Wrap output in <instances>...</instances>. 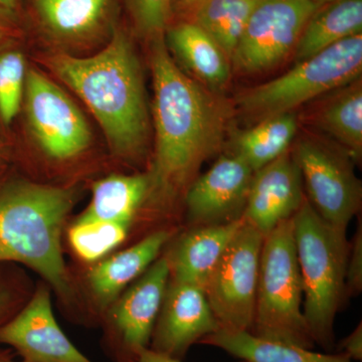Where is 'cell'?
<instances>
[{
	"label": "cell",
	"instance_id": "4fadbf2b",
	"mask_svg": "<svg viewBox=\"0 0 362 362\" xmlns=\"http://www.w3.org/2000/svg\"><path fill=\"white\" fill-rule=\"evenodd\" d=\"M252 175L242 157L230 151L223 154L185 192L188 223L197 228L243 218Z\"/></svg>",
	"mask_w": 362,
	"mask_h": 362
},
{
	"label": "cell",
	"instance_id": "cb8c5ba5",
	"mask_svg": "<svg viewBox=\"0 0 362 362\" xmlns=\"http://www.w3.org/2000/svg\"><path fill=\"white\" fill-rule=\"evenodd\" d=\"M45 28L59 39L84 37L103 21L110 0H33Z\"/></svg>",
	"mask_w": 362,
	"mask_h": 362
},
{
	"label": "cell",
	"instance_id": "f1b7e54d",
	"mask_svg": "<svg viewBox=\"0 0 362 362\" xmlns=\"http://www.w3.org/2000/svg\"><path fill=\"white\" fill-rule=\"evenodd\" d=\"M30 298L18 273L0 264V325L14 315Z\"/></svg>",
	"mask_w": 362,
	"mask_h": 362
},
{
	"label": "cell",
	"instance_id": "6da1fadb",
	"mask_svg": "<svg viewBox=\"0 0 362 362\" xmlns=\"http://www.w3.org/2000/svg\"><path fill=\"white\" fill-rule=\"evenodd\" d=\"M150 40L156 152L147 173V199L165 207L185 197L204 161L221 149L230 109L213 90L180 70L165 35Z\"/></svg>",
	"mask_w": 362,
	"mask_h": 362
},
{
	"label": "cell",
	"instance_id": "836d02e7",
	"mask_svg": "<svg viewBox=\"0 0 362 362\" xmlns=\"http://www.w3.org/2000/svg\"><path fill=\"white\" fill-rule=\"evenodd\" d=\"M137 362H182L180 359L173 358L153 351L150 349L142 350L138 356ZM244 362V361H242Z\"/></svg>",
	"mask_w": 362,
	"mask_h": 362
},
{
	"label": "cell",
	"instance_id": "d590c367",
	"mask_svg": "<svg viewBox=\"0 0 362 362\" xmlns=\"http://www.w3.org/2000/svg\"><path fill=\"white\" fill-rule=\"evenodd\" d=\"M18 2H20V0H0V7L16 11Z\"/></svg>",
	"mask_w": 362,
	"mask_h": 362
},
{
	"label": "cell",
	"instance_id": "4316f807",
	"mask_svg": "<svg viewBox=\"0 0 362 362\" xmlns=\"http://www.w3.org/2000/svg\"><path fill=\"white\" fill-rule=\"evenodd\" d=\"M26 73L25 58L21 52H0V118L6 125L13 123L21 110Z\"/></svg>",
	"mask_w": 362,
	"mask_h": 362
},
{
	"label": "cell",
	"instance_id": "4dcf8cb0",
	"mask_svg": "<svg viewBox=\"0 0 362 362\" xmlns=\"http://www.w3.org/2000/svg\"><path fill=\"white\" fill-rule=\"evenodd\" d=\"M337 354H341L350 361H362V323L359 322L356 329L343 338L337 345Z\"/></svg>",
	"mask_w": 362,
	"mask_h": 362
},
{
	"label": "cell",
	"instance_id": "e0dca14e",
	"mask_svg": "<svg viewBox=\"0 0 362 362\" xmlns=\"http://www.w3.org/2000/svg\"><path fill=\"white\" fill-rule=\"evenodd\" d=\"M243 223L244 218L223 225L192 228L165 255L170 279L204 288Z\"/></svg>",
	"mask_w": 362,
	"mask_h": 362
},
{
	"label": "cell",
	"instance_id": "5bb4252c",
	"mask_svg": "<svg viewBox=\"0 0 362 362\" xmlns=\"http://www.w3.org/2000/svg\"><path fill=\"white\" fill-rule=\"evenodd\" d=\"M220 329L204 288L170 279L149 349L182 361L192 345Z\"/></svg>",
	"mask_w": 362,
	"mask_h": 362
},
{
	"label": "cell",
	"instance_id": "7c38bea8",
	"mask_svg": "<svg viewBox=\"0 0 362 362\" xmlns=\"http://www.w3.org/2000/svg\"><path fill=\"white\" fill-rule=\"evenodd\" d=\"M0 345L25 362H94L59 327L47 283L37 285L20 310L0 325Z\"/></svg>",
	"mask_w": 362,
	"mask_h": 362
},
{
	"label": "cell",
	"instance_id": "1f68e13d",
	"mask_svg": "<svg viewBox=\"0 0 362 362\" xmlns=\"http://www.w3.org/2000/svg\"><path fill=\"white\" fill-rule=\"evenodd\" d=\"M18 21L16 11L0 7V52L18 35Z\"/></svg>",
	"mask_w": 362,
	"mask_h": 362
},
{
	"label": "cell",
	"instance_id": "2e32d148",
	"mask_svg": "<svg viewBox=\"0 0 362 362\" xmlns=\"http://www.w3.org/2000/svg\"><path fill=\"white\" fill-rule=\"evenodd\" d=\"M173 233L159 230L135 245L90 267L86 284L99 314H105L117 298L158 259Z\"/></svg>",
	"mask_w": 362,
	"mask_h": 362
},
{
	"label": "cell",
	"instance_id": "44dd1931",
	"mask_svg": "<svg viewBox=\"0 0 362 362\" xmlns=\"http://www.w3.org/2000/svg\"><path fill=\"white\" fill-rule=\"evenodd\" d=\"M199 344L216 347L245 362H354L341 354H319L255 337L247 331L220 329L204 337Z\"/></svg>",
	"mask_w": 362,
	"mask_h": 362
},
{
	"label": "cell",
	"instance_id": "5b68a950",
	"mask_svg": "<svg viewBox=\"0 0 362 362\" xmlns=\"http://www.w3.org/2000/svg\"><path fill=\"white\" fill-rule=\"evenodd\" d=\"M255 337L313 349L303 315V285L292 218L264 238L254 322Z\"/></svg>",
	"mask_w": 362,
	"mask_h": 362
},
{
	"label": "cell",
	"instance_id": "484cf974",
	"mask_svg": "<svg viewBox=\"0 0 362 362\" xmlns=\"http://www.w3.org/2000/svg\"><path fill=\"white\" fill-rule=\"evenodd\" d=\"M131 226L114 221L76 220L69 228L68 239L78 258L97 263L127 238Z\"/></svg>",
	"mask_w": 362,
	"mask_h": 362
},
{
	"label": "cell",
	"instance_id": "d6a6232c",
	"mask_svg": "<svg viewBox=\"0 0 362 362\" xmlns=\"http://www.w3.org/2000/svg\"><path fill=\"white\" fill-rule=\"evenodd\" d=\"M209 0H173V11L185 14L188 18Z\"/></svg>",
	"mask_w": 362,
	"mask_h": 362
},
{
	"label": "cell",
	"instance_id": "ac0fdd59",
	"mask_svg": "<svg viewBox=\"0 0 362 362\" xmlns=\"http://www.w3.org/2000/svg\"><path fill=\"white\" fill-rule=\"evenodd\" d=\"M309 122L331 136L354 161L362 156L361 78L318 98Z\"/></svg>",
	"mask_w": 362,
	"mask_h": 362
},
{
	"label": "cell",
	"instance_id": "7a4b0ae2",
	"mask_svg": "<svg viewBox=\"0 0 362 362\" xmlns=\"http://www.w3.org/2000/svg\"><path fill=\"white\" fill-rule=\"evenodd\" d=\"M49 65L96 117L115 156L137 161L149 141V115L139 61L123 30L101 52L77 58L57 54Z\"/></svg>",
	"mask_w": 362,
	"mask_h": 362
},
{
	"label": "cell",
	"instance_id": "d4e9b609",
	"mask_svg": "<svg viewBox=\"0 0 362 362\" xmlns=\"http://www.w3.org/2000/svg\"><path fill=\"white\" fill-rule=\"evenodd\" d=\"M259 2V0H209L188 21L204 28L230 59Z\"/></svg>",
	"mask_w": 362,
	"mask_h": 362
},
{
	"label": "cell",
	"instance_id": "7402d4cb",
	"mask_svg": "<svg viewBox=\"0 0 362 362\" xmlns=\"http://www.w3.org/2000/svg\"><path fill=\"white\" fill-rule=\"evenodd\" d=\"M148 192L147 175L109 176L94 183L90 204L78 220L114 221L132 226Z\"/></svg>",
	"mask_w": 362,
	"mask_h": 362
},
{
	"label": "cell",
	"instance_id": "8d00e7d4",
	"mask_svg": "<svg viewBox=\"0 0 362 362\" xmlns=\"http://www.w3.org/2000/svg\"><path fill=\"white\" fill-rule=\"evenodd\" d=\"M6 162L0 161V180L6 177Z\"/></svg>",
	"mask_w": 362,
	"mask_h": 362
},
{
	"label": "cell",
	"instance_id": "f35d334b",
	"mask_svg": "<svg viewBox=\"0 0 362 362\" xmlns=\"http://www.w3.org/2000/svg\"><path fill=\"white\" fill-rule=\"evenodd\" d=\"M317 6H322V4H328V2L334 1V0H312Z\"/></svg>",
	"mask_w": 362,
	"mask_h": 362
},
{
	"label": "cell",
	"instance_id": "f546056e",
	"mask_svg": "<svg viewBox=\"0 0 362 362\" xmlns=\"http://www.w3.org/2000/svg\"><path fill=\"white\" fill-rule=\"evenodd\" d=\"M362 291V225L357 226L356 235L350 242L347 259L345 295L357 296Z\"/></svg>",
	"mask_w": 362,
	"mask_h": 362
},
{
	"label": "cell",
	"instance_id": "9c48e42d",
	"mask_svg": "<svg viewBox=\"0 0 362 362\" xmlns=\"http://www.w3.org/2000/svg\"><path fill=\"white\" fill-rule=\"evenodd\" d=\"M317 4L312 0H259L230 58L233 70L258 75L294 54Z\"/></svg>",
	"mask_w": 362,
	"mask_h": 362
},
{
	"label": "cell",
	"instance_id": "ba28073f",
	"mask_svg": "<svg viewBox=\"0 0 362 362\" xmlns=\"http://www.w3.org/2000/svg\"><path fill=\"white\" fill-rule=\"evenodd\" d=\"M264 238L244 221L204 286L221 329H252Z\"/></svg>",
	"mask_w": 362,
	"mask_h": 362
},
{
	"label": "cell",
	"instance_id": "ffe728a7",
	"mask_svg": "<svg viewBox=\"0 0 362 362\" xmlns=\"http://www.w3.org/2000/svg\"><path fill=\"white\" fill-rule=\"evenodd\" d=\"M362 33V0H334L317 7L294 51L297 63Z\"/></svg>",
	"mask_w": 362,
	"mask_h": 362
},
{
	"label": "cell",
	"instance_id": "9a60e30c",
	"mask_svg": "<svg viewBox=\"0 0 362 362\" xmlns=\"http://www.w3.org/2000/svg\"><path fill=\"white\" fill-rule=\"evenodd\" d=\"M305 199L301 170L289 149L255 171L243 218L265 237L292 218Z\"/></svg>",
	"mask_w": 362,
	"mask_h": 362
},
{
	"label": "cell",
	"instance_id": "83f0119b",
	"mask_svg": "<svg viewBox=\"0 0 362 362\" xmlns=\"http://www.w3.org/2000/svg\"><path fill=\"white\" fill-rule=\"evenodd\" d=\"M138 32L154 39L165 35L173 16V0H128Z\"/></svg>",
	"mask_w": 362,
	"mask_h": 362
},
{
	"label": "cell",
	"instance_id": "e575fe53",
	"mask_svg": "<svg viewBox=\"0 0 362 362\" xmlns=\"http://www.w3.org/2000/svg\"><path fill=\"white\" fill-rule=\"evenodd\" d=\"M0 362H25L14 354L13 350L0 345Z\"/></svg>",
	"mask_w": 362,
	"mask_h": 362
},
{
	"label": "cell",
	"instance_id": "52a82bcc",
	"mask_svg": "<svg viewBox=\"0 0 362 362\" xmlns=\"http://www.w3.org/2000/svg\"><path fill=\"white\" fill-rule=\"evenodd\" d=\"M292 152L301 170L307 201L324 221L347 228L361 207L356 162L339 145L316 136L300 137Z\"/></svg>",
	"mask_w": 362,
	"mask_h": 362
},
{
	"label": "cell",
	"instance_id": "603a6c76",
	"mask_svg": "<svg viewBox=\"0 0 362 362\" xmlns=\"http://www.w3.org/2000/svg\"><path fill=\"white\" fill-rule=\"evenodd\" d=\"M297 131L294 112L270 117L235 133L230 151L242 157L255 173L289 150Z\"/></svg>",
	"mask_w": 362,
	"mask_h": 362
},
{
	"label": "cell",
	"instance_id": "30bf717a",
	"mask_svg": "<svg viewBox=\"0 0 362 362\" xmlns=\"http://www.w3.org/2000/svg\"><path fill=\"white\" fill-rule=\"evenodd\" d=\"M169 280L168 257H161L105 312L104 342L116 362H137L149 349Z\"/></svg>",
	"mask_w": 362,
	"mask_h": 362
},
{
	"label": "cell",
	"instance_id": "ab89813d",
	"mask_svg": "<svg viewBox=\"0 0 362 362\" xmlns=\"http://www.w3.org/2000/svg\"><path fill=\"white\" fill-rule=\"evenodd\" d=\"M245 362V361H244Z\"/></svg>",
	"mask_w": 362,
	"mask_h": 362
},
{
	"label": "cell",
	"instance_id": "8fae6325",
	"mask_svg": "<svg viewBox=\"0 0 362 362\" xmlns=\"http://www.w3.org/2000/svg\"><path fill=\"white\" fill-rule=\"evenodd\" d=\"M23 97L28 127L45 156L66 161L89 148L92 133L85 117L49 78L28 70Z\"/></svg>",
	"mask_w": 362,
	"mask_h": 362
},
{
	"label": "cell",
	"instance_id": "8992f818",
	"mask_svg": "<svg viewBox=\"0 0 362 362\" xmlns=\"http://www.w3.org/2000/svg\"><path fill=\"white\" fill-rule=\"evenodd\" d=\"M362 33L331 45L279 78L243 92L237 105L249 118L265 120L361 78Z\"/></svg>",
	"mask_w": 362,
	"mask_h": 362
},
{
	"label": "cell",
	"instance_id": "277c9868",
	"mask_svg": "<svg viewBox=\"0 0 362 362\" xmlns=\"http://www.w3.org/2000/svg\"><path fill=\"white\" fill-rule=\"evenodd\" d=\"M292 221L305 321L315 345L331 351L335 347V317L346 299V228L324 221L307 199Z\"/></svg>",
	"mask_w": 362,
	"mask_h": 362
},
{
	"label": "cell",
	"instance_id": "74e56055",
	"mask_svg": "<svg viewBox=\"0 0 362 362\" xmlns=\"http://www.w3.org/2000/svg\"><path fill=\"white\" fill-rule=\"evenodd\" d=\"M7 153L4 150V144L0 141V161L6 162Z\"/></svg>",
	"mask_w": 362,
	"mask_h": 362
},
{
	"label": "cell",
	"instance_id": "3957f363",
	"mask_svg": "<svg viewBox=\"0 0 362 362\" xmlns=\"http://www.w3.org/2000/svg\"><path fill=\"white\" fill-rule=\"evenodd\" d=\"M77 199L74 187L7 176L0 180V264H21L37 272L66 303L76 301V290L62 235Z\"/></svg>",
	"mask_w": 362,
	"mask_h": 362
},
{
	"label": "cell",
	"instance_id": "d6986e66",
	"mask_svg": "<svg viewBox=\"0 0 362 362\" xmlns=\"http://www.w3.org/2000/svg\"><path fill=\"white\" fill-rule=\"evenodd\" d=\"M166 45L175 56L211 90L221 89L230 77L232 64L221 45L192 21L168 28Z\"/></svg>",
	"mask_w": 362,
	"mask_h": 362
}]
</instances>
